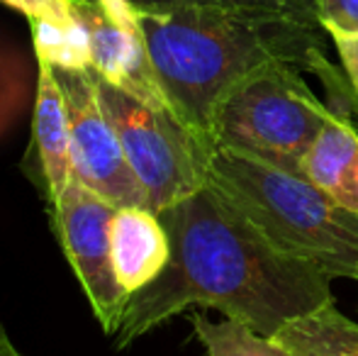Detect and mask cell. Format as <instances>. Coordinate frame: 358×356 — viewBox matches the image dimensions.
I'll list each match as a JSON object with an SVG mask.
<instances>
[{
    "label": "cell",
    "instance_id": "6da1fadb",
    "mask_svg": "<svg viewBox=\"0 0 358 356\" xmlns=\"http://www.w3.org/2000/svg\"><path fill=\"white\" fill-rule=\"evenodd\" d=\"M171 262L146 288L127 298L113 339L124 349L188 308L275 337L283 325L334 303L331 276L275 249L215 185L161 210Z\"/></svg>",
    "mask_w": 358,
    "mask_h": 356
},
{
    "label": "cell",
    "instance_id": "7a4b0ae2",
    "mask_svg": "<svg viewBox=\"0 0 358 356\" xmlns=\"http://www.w3.org/2000/svg\"><path fill=\"white\" fill-rule=\"evenodd\" d=\"M137 15L166 103L210 144L217 108L244 78L273 64L315 73L327 57L324 29L285 15L215 8H137Z\"/></svg>",
    "mask_w": 358,
    "mask_h": 356
},
{
    "label": "cell",
    "instance_id": "3957f363",
    "mask_svg": "<svg viewBox=\"0 0 358 356\" xmlns=\"http://www.w3.org/2000/svg\"><path fill=\"white\" fill-rule=\"evenodd\" d=\"M208 183L287 257L331 278L358 280V215L305 176L217 149Z\"/></svg>",
    "mask_w": 358,
    "mask_h": 356
},
{
    "label": "cell",
    "instance_id": "277c9868",
    "mask_svg": "<svg viewBox=\"0 0 358 356\" xmlns=\"http://www.w3.org/2000/svg\"><path fill=\"white\" fill-rule=\"evenodd\" d=\"M331 115L300 69L273 64L227 93L213 120V144L302 176V159Z\"/></svg>",
    "mask_w": 358,
    "mask_h": 356
},
{
    "label": "cell",
    "instance_id": "5b68a950",
    "mask_svg": "<svg viewBox=\"0 0 358 356\" xmlns=\"http://www.w3.org/2000/svg\"><path fill=\"white\" fill-rule=\"evenodd\" d=\"M93 71V69H90ZM103 110L117 129L124 157L156 215L208 185L217 149L171 108L149 105L93 71Z\"/></svg>",
    "mask_w": 358,
    "mask_h": 356
},
{
    "label": "cell",
    "instance_id": "8992f818",
    "mask_svg": "<svg viewBox=\"0 0 358 356\" xmlns=\"http://www.w3.org/2000/svg\"><path fill=\"white\" fill-rule=\"evenodd\" d=\"M54 76L66 100L73 180L115 208H146V195L124 157L117 129L100 103L93 71L54 66Z\"/></svg>",
    "mask_w": 358,
    "mask_h": 356
},
{
    "label": "cell",
    "instance_id": "52a82bcc",
    "mask_svg": "<svg viewBox=\"0 0 358 356\" xmlns=\"http://www.w3.org/2000/svg\"><path fill=\"white\" fill-rule=\"evenodd\" d=\"M52 210L54 229L71 271L88 298L95 320L105 334L113 337L129 298L113 266L110 225L117 208L71 178L52 203Z\"/></svg>",
    "mask_w": 358,
    "mask_h": 356
},
{
    "label": "cell",
    "instance_id": "ba28073f",
    "mask_svg": "<svg viewBox=\"0 0 358 356\" xmlns=\"http://www.w3.org/2000/svg\"><path fill=\"white\" fill-rule=\"evenodd\" d=\"M78 17L83 20L90 39V69L113 86L149 105L169 108L149 54L144 47L142 29H124L103 10L100 0H73Z\"/></svg>",
    "mask_w": 358,
    "mask_h": 356
},
{
    "label": "cell",
    "instance_id": "9c48e42d",
    "mask_svg": "<svg viewBox=\"0 0 358 356\" xmlns=\"http://www.w3.org/2000/svg\"><path fill=\"white\" fill-rule=\"evenodd\" d=\"M113 266L124 293L132 295L156 280L171 262V239L149 208H117L110 225Z\"/></svg>",
    "mask_w": 358,
    "mask_h": 356
},
{
    "label": "cell",
    "instance_id": "30bf717a",
    "mask_svg": "<svg viewBox=\"0 0 358 356\" xmlns=\"http://www.w3.org/2000/svg\"><path fill=\"white\" fill-rule=\"evenodd\" d=\"M32 144L37 149V173L49 203L71 183V132L66 100L54 76V66L37 59V95L32 115Z\"/></svg>",
    "mask_w": 358,
    "mask_h": 356
},
{
    "label": "cell",
    "instance_id": "8fae6325",
    "mask_svg": "<svg viewBox=\"0 0 358 356\" xmlns=\"http://www.w3.org/2000/svg\"><path fill=\"white\" fill-rule=\"evenodd\" d=\"M302 176L329 195L339 208L358 215V124L344 115L329 122L302 159Z\"/></svg>",
    "mask_w": 358,
    "mask_h": 356
},
{
    "label": "cell",
    "instance_id": "7c38bea8",
    "mask_svg": "<svg viewBox=\"0 0 358 356\" xmlns=\"http://www.w3.org/2000/svg\"><path fill=\"white\" fill-rule=\"evenodd\" d=\"M275 339L295 356H358V322L334 303L290 320Z\"/></svg>",
    "mask_w": 358,
    "mask_h": 356
},
{
    "label": "cell",
    "instance_id": "4fadbf2b",
    "mask_svg": "<svg viewBox=\"0 0 358 356\" xmlns=\"http://www.w3.org/2000/svg\"><path fill=\"white\" fill-rule=\"evenodd\" d=\"M34 57L59 69H90V39L76 8L29 17Z\"/></svg>",
    "mask_w": 358,
    "mask_h": 356
},
{
    "label": "cell",
    "instance_id": "5bb4252c",
    "mask_svg": "<svg viewBox=\"0 0 358 356\" xmlns=\"http://www.w3.org/2000/svg\"><path fill=\"white\" fill-rule=\"evenodd\" d=\"M195 339L205 349V356H295L275 337H266L251 325L224 318L213 322L205 315L190 318Z\"/></svg>",
    "mask_w": 358,
    "mask_h": 356
},
{
    "label": "cell",
    "instance_id": "9a60e30c",
    "mask_svg": "<svg viewBox=\"0 0 358 356\" xmlns=\"http://www.w3.org/2000/svg\"><path fill=\"white\" fill-rule=\"evenodd\" d=\"M132 3L139 10L215 8V10H234V13L285 15V17L305 20V22H317L315 0H132Z\"/></svg>",
    "mask_w": 358,
    "mask_h": 356
},
{
    "label": "cell",
    "instance_id": "2e32d148",
    "mask_svg": "<svg viewBox=\"0 0 358 356\" xmlns=\"http://www.w3.org/2000/svg\"><path fill=\"white\" fill-rule=\"evenodd\" d=\"M315 17L327 34L358 37V0H315Z\"/></svg>",
    "mask_w": 358,
    "mask_h": 356
},
{
    "label": "cell",
    "instance_id": "e0dca14e",
    "mask_svg": "<svg viewBox=\"0 0 358 356\" xmlns=\"http://www.w3.org/2000/svg\"><path fill=\"white\" fill-rule=\"evenodd\" d=\"M329 37L358 103V37H344V34H329Z\"/></svg>",
    "mask_w": 358,
    "mask_h": 356
},
{
    "label": "cell",
    "instance_id": "ac0fdd59",
    "mask_svg": "<svg viewBox=\"0 0 358 356\" xmlns=\"http://www.w3.org/2000/svg\"><path fill=\"white\" fill-rule=\"evenodd\" d=\"M0 3L20 10L22 15H27V20L39 15H59L73 8V0H0Z\"/></svg>",
    "mask_w": 358,
    "mask_h": 356
},
{
    "label": "cell",
    "instance_id": "d6986e66",
    "mask_svg": "<svg viewBox=\"0 0 358 356\" xmlns=\"http://www.w3.org/2000/svg\"><path fill=\"white\" fill-rule=\"evenodd\" d=\"M103 10L124 29H139V15L132 0H100Z\"/></svg>",
    "mask_w": 358,
    "mask_h": 356
},
{
    "label": "cell",
    "instance_id": "ffe728a7",
    "mask_svg": "<svg viewBox=\"0 0 358 356\" xmlns=\"http://www.w3.org/2000/svg\"><path fill=\"white\" fill-rule=\"evenodd\" d=\"M0 356H27V354H22L17 347H15V342L10 339V334L5 332L3 322H0Z\"/></svg>",
    "mask_w": 358,
    "mask_h": 356
}]
</instances>
